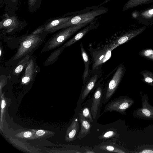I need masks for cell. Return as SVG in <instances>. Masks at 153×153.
Here are the masks:
<instances>
[{"instance_id":"1","label":"cell","mask_w":153,"mask_h":153,"mask_svg":"<svg viewBox=\"0 0 153 153\" xmlns=\"http://www.w3.org/2000/svg\"><path fill=\"white\" fill-rule=\"evenodd\" d=\"M44 26L42 25L31 33L20 37L19 45L16 53L10 61L12 63H18L27 55H32L44 40L48 33L43 31Z\"/></svg>"},{"instance_id":"2","label":"cell","mask_w":153,"mask_h":153,"mask_svg":"<svg viewBox=\"0 0 153 153\" xmlns=\"http://www.w3.org/2000/svg\"><path fill=\"white\" fill-rule=\"evenodd\" d=\"M108 11L106 7L97 6L87 7L84 9L74 12V16L58 27L56 31L74 25L91 22L97 19L96 17L106 13Z\"/></svg>"},{"instance_id":"3","label":"cell","mask_w":153,"mask_h":153,"mask_svg":"<svg viewBox=\"0 0 153 153\" xmlns=\"http://www.w3.org/2000/svg\"><path fill=\"white\" fill-rule=\"evenodd\" d=\"M90 22H85L63 28L49 39L45 44L41 52L49 51L58 48L78 30Z\"/></svg>"},{"instance_id":"4","label":"cell","mask_w":153,"mask_h":153,"mask_svg":"<svg viewBox=\"0 0 153 153\" xmlns=\"http://www.w3.org/2000/svg\"><path fill=\"white\" fill-rule=\"evenodd\" d=\"M0 29L4 33H14L25 27L27 23L24 20L19 18L16 14L10 15L4 13L0 18Z\"/></svg>"},{"instance_id":"5","label":"cell","mask_w":153,"mask_h":153,"mask_svg":"<svg viewBox=\"0 0 153 153\" xmlns=\"http://www.w3.org/2000/svg\"><path fill=\"white\" fill-rule=\"evenodd\" d=\"M89 51L92 63L91 73H93L100 70V67L111 58L112 51L108 46L95 49L91 48Z\"/></svg>"},{"instance_id":"6","label":"cell","mask_w":153,"mask_h":153,"mask_svg":"<svg viewBox=\"0 0 153 153\" xmlns=\"http://www.w3.org/2000/svg\"><path fill=\"white\" fill-rule=\"evenodd\" d=\"M125 71V66L123 65H119L116 68L107 86L105 95L106 100L109 99L114 93L122 79Z\"/></svg>"},{"instance_id":"7","label":"cell","mask_w":153,"mask_h":153,"mask_svg":"<svg viewBox=\"0 0 153 153\" xmlns=\"http://www.w3.org/2000/svg\"><path fill=\"white\" fill-rule=\"evenodd\" d=\"M133 102V100L129 98L119 97L107 105L103 113L115 111L123 114Z\"/></svg>"},{"instance_id":"8","label":"cell","mask_w":153,"mask_h":153,"mask_svg":"<svg viewBox=\"0 0 153 153\" xmlns=\"http://www.w3.org/2000/svg\"><path fill=\"white\" fill-rule=\"evenodd\" d=\"M146 27H147L145 26L137 29L129 30L117 38L110 43L108 46L112 51L119 45L128 42L142 33Z\"/></svg>"},{"instance_id":"9","label":"cell","mask_w":153,"mask_h":153,"mask_svg":"<svg viewBox=\"0 0 153 153\" xmlns=\"http://www.w3.org/2000/svg\"><path fill=\"white\" fill-rule=\"evenodd\" d=\"M71 16H64L48 20L43 25V31L48 34L52 33L56 31V29L60 25L66 22L74 15V12L68 13Z\"/></svg>"},{"instance_id":"10","label":"cell","mask_w":153,"mask_h":153,"mask_svg":"<svg viewBox=\"0 0 153 153\" xmlns=\"http://www.w3.org/2000/svg\"><path fill=\"white\" fill-rule=\"evenodd\" d=\"M97 18L91 22L85 28L79 32L74 36L63 45L66 47L72 45L81 39L90 31L97 28L100 24L99 22H97Z\"/></svg>"},{"instance_id":"11","label":"cell","mask_w":153,"mask_h":153,"mask_svg":"<svg viewBox=\"0 0 153 153\" xmlns=\"http://www.w3.org/2000/svg\"><path fill=\"white\" fill-rule=\"evenodd\" d=\"M103 88L102 85L99 84L94 94L93 101L91 106V112L93 118L95 119L102 99Z\"/></svg>"},{"instance_id":"12","label":"cell","mask_w":153,"mask_h":153,"mask_svg":"<svg viewBox=\"0 0 153 153\" xmlns=\"http://www.w3.org/2000/svg\"><path fill=\"white\" fill-rule=\"evenodd\" d=\"M136 19L140 24L151 27L153 24V5L140 11L139 16Z\"/></svg>"},{"instance_id":"13","label":"cell","mask_w":153,"mask_h":153,"mask_svg":"<svg viewBox=\"0 0 153 153\" xmlns=\"http://www.w3.org/2000/svg\"><path fill=\"white\" fill-rule=\"evenodd\" d=\"M38 67L36 65L35 59H30L26 68L22 82L24 83L29 82L31 79H34L38 72Z\"/></svg>"},{"instance_id":"14","label":"cell","mask_w":153,"mask_h":153,"mask_svg":"<svg viewBox=\"0 0 153 153\" xmlns=\"http://www.w3.org/2000/svg\"><path fill=\"white\" fill-rule=\"evenodd\" d=\"M21 0H0V6H5V13L10 15L16 14L19 10Z\"/></svg>"},{"instance_id":"15","label":"cell","mask_w":153,"mask_h":153,"mask_svg":"<svg viewBox=\"0 0 153 153\" xmlns=\"http://www.w3.org/2000/svg\"><path fill=\"white\" fill-rule=\"evenodd\" d=\"M80 50L82 56L84 64V69L82 75L83 85L84 86L89 78L91 74L90 70V61L88 56L81 42L80 44Z\"/></svg>"},{"instance_id":"16","label":"cell","mask_w":153,"mask_h":153,"mask_svg":"<svg viewBox=\"0 0 153 153\" xmlns=\"http://www.w3.org/2000/svg\"><path fill=\"white\" fill-rule=\"evenodd\" d=\"M93 73V74L89 77L84 85L85 87L82 95V100H84L86 98L94 87L99 77L100 72V70H99Z\"/></svg>"},{"instance_id":"17","label":"cell","mask_w":153,"mask_h":153,"mask_svg":"<svg viewBox=\"0 0 153 153\" xmlns=\"http://www.w3.org/2000/svg\"><path fill=\"white\" fill-rule=\"evenodd\" d=\"M78 114L81 128L77 138L80 139L83 138L90 133L91 125L89 120L84 117L80 112Z\"/></svg>"},{"instance_id":"18","label":"cell","mask_w":153,"mask_h":153,"mask_svg":"<svg viewBox=\"0 0 153 153\" xmlns=\"http://www.w3.org/2000/svg\"><path fill=\"white\" fill-rule=\"evenodd\" d=\"M79 119L75 118L69 126L67 135V138L69 141L75 140L76 138L79 129Z\"/></svg>"},{"instance_id":"19","label":"cell","mask_w":153,"mask_h":153,"mask_svg":"<svg viewBox=\"0 0 153 153\" xmlns=\"http://www.w3.org/2000/svg\"><path fill=\"white\" fill-rule=\"evenodd\" d=\"M153 4V0H128L123 7L122 11L135 7L143 4Z\"/></svg>"},{"instance_id":"20","label":"cell","mask_w":153,"mask_h":153,"mask_svg":"<svg viewBox=\"0 0 153 153\" xmlns=\"http://www.w3.org/2000/svg\"><path fill=\"white\" fill-rule=\"evenodd\" d=\"M31 56V55H27L18 62L14 70L15 74L20 73L22 71L23 69L25 67H26L30 61Z\"/></svg>"},{"instance_id":"21","label":"cell","mask_w":153,"mask_h":153,"mask_svg":"<svg viewBox=\"0 0 153 153\" xmlns=\"http://www.w3.org/2000/svg\"><path fill=\"white\" fill-rule=\"evenodd\" d=\"M42 0H27L29 11L31 13L36 12L41 6Z\"/></svg>"},{"instance_id":"22","label":"cell","mask_w":153,"mask_h":153,"mask_svg":"<svg viewBox=\"0 0 153 153\" xmlns=\"http://www.w3.org/2000/svg\"><path fill=\"white\" fill-rule=\"evenodd\" d=\"M139 113L141 115L144 117H153V108H150L148 106L144 104L142 108L139 110Z\"/></svg>"},{"instance_id":"23","label":"cell","mask_w":153,"mask_h":153,"mask_svg":"<svg viewBox=\"0 0 153 153\" xmlns=\"http://www.w3.org/2000/svg\"><path fill=\"white\" fill-rule=\"evenodd\" d=\"M65 48L66 47L63 45L58 49L56 50L55 51V52L52 53L53 54L51 53L45 63H46L47 65H48V64H50L51 63H53V62H54L55 61V59H57L59 55Z\"/></svg>"},{"instance_id":"24","label":"cell","mask_w":153,"mask_h":153,"mask_svg":"<svg viewBox=\"0 0 153 153\" xmlns=\"http://www.w3.org/2000/svg\"><path fill=\"white\" fill-rule=\"evenodd\" d=\"M143 77V81L148 84L153 86V73L151 72L145 71L141 72Z\"/></svg>"},{"instance_id":"25","label":"cell","mask_w":153,"mask_h":153,"mask_svg":"<svg viewBox=\"0 0 153 153\" xmlns=\"http://www.w3.org/2000/svg\"><path fill=\"white\" fill-rule=\"evenodd\" d=\"M140 56L146 59L153 61V50L151 49H145L142 50L139 53Z\"/></svg>"},{"instance_id":"26","label":"cell","mask_w":153,"mask_h":153,"mask_svg":"<svg viewBox=\"0 0 153 153\" xmlns=\"http://www.w3.org/2000/svg\"><path fill=\"white\" fill-rule=\"evenodd\" d=\"M100 149L105 151L118 153H125L123 150L109 145L102 146L100 147Z\"/></svg>"},{"instance_id":"27","label":"cell","mask_w":153,"mask_h":153,"mask_svg":"<svg viewBox=\"0 0 153 153\" xmlns=\"http://www.w3.org/2000/svg\"><path fill=\"white\" fill-rule=\"evenodd\" d=\"M83 116L88 119L91 122H94L91 112L88 107H85L82 109L80 112Z\"/></svg>"},{"instance_id":"28","label":"cell","mask_w":153,"mask_h":153,"mask_svg":"<svg viewBox=\"0 0 153 153\" xmlns=\"http://www.w3.org/2000/svg\"><path fill=\"white\" fill-rule=\"evenodd\" d=\"M117 133L112 130H109L99 137L100 139H107L115 136Z\"/></svg>"},{"instance_id":"29","label":"cell","mask_w":153,"mask_h":153,"mask_svg":"<svg viewBox=\"0 0 153 153\" xmlns=\"http://www.w3.org/2000/svg\"><path fill=\"white\" fill-rule=\"evenodd\" d=\"M137 152L140 153H153V148L144 149L140 151Z\"/></svg>"},{"instance_id":"30","label":"cell","mask_w":153,"mask_h":153,"mask_svg":"<svg viewBox=\"0 0 153 153\" xmlns=\"http://www.w3.org/2000/svg\"><path fill=\"white\" fill-rule=\"evenodd\" d=\"M140 11L137 10L134 11L131 13V17L133 19H136L139 16Z\"/></svg>"},{"instance_id":"31","label":"cell","mask_w":153,"mask_h":153,"mask_svg":"<svg viewBox=\"0 0 153 153\" xmlns=\"http://www.w3.org/2000/svg\"><path fill=\"white\" fill-rule=\"evenodd\" d=\"M45 134V131H44L39 130L36 132V134L39 136H41L44 135Z\"/></svg>"},{"instance_id":"32","label":"cell","mask_w":153,"mask_h":153,"mask_svg":"<svg viewBox=\"0 0 153 153\" xmlns=\"http://www.w3.org/2000/svg\"><path fill=\"white\" fill-rule=\"evenodd\" d=\"M24 136L25 137H29L32 135V133L30 131H26L24 134Z\"/></svg>"},{"instance_id":"33","label":"cell","mask_w":153,"mask_h":153,"mask_svg":"<svg viewBox=\"0 0 153 153\" xmlns=\"http://www.w3.org/2000/svg\"><path fill=\"white\" fill-rule=\"evenodd\" d=\"M111 0H105L104 1H103V2L100 4V5H98V7H100L102 6V5H103V4L106 3L107 2H108L109 1H111Z\"/></svg>"},{"instance_id":"34","label":"cell","mask_w":153,"mask_h":153,"mask_svg":"<svg viewBox=\"0 0 153 153\" xmlns=\"http://www.w3.org/2000/svg\"><path fill=\"white\" fill-rule=\"evenodd\" d=\"M5 102L4 100H2V101L1 107L2 108H4L5 106Z\"/></svg>"}]
</instances>
